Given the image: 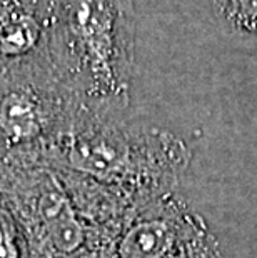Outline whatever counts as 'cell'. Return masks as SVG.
I'll return each instance as SVG.
<instances>
[{
	"label": "cell",
	"mask_w": 257,
	"mask_h": 258,
	"mask_svg": "<svg viewBox=\"0 0 257 258\" xmlns=\"http://www.w3.org/2000/svg\"><path fill=\"white\" fill-rule=\"evenodd\" d=\"M190 150L171 132L124 122L116 110L77 103L43 167L90 180L129 203L172 194Z\"/></svg>",
	"instance_id": "1"
},
{
	"label": "cell",
	"mask_w": 257,
	"mask_h": 258,
	"mask_svg": "<svg viewBox=\"0 0 257 258\" xmlns=\"http://www.w3.org/2000/svg\"><path fill=\"white\" fill-rule=\"evenodd\" d=\"M134 0H59L50 58L75 98L122 110L134 70Z\"/></svg>",
	"instance_id": "2"
},
{
	"label": "cell",
	"mask_w": 257,
	"mask_h": 258,
	"mask_svg": "<svg viewBox=\"0 0 257 258\" xmlns=\"http://www.w3.org/2000/svg\"><path fill=\"white\" fill-rule=\"evenodd\" d=\"M0 195L25 235L29 258L109 256L116 235L87 215L57 170H0Z\"/></svg>",
	"instance_id": "3"
},
{
	"label": "cell",
	"mask_w": 257,
	"mask_h": 258,
	"mask_svg": "<svg viewBox=\"0 0 257 258\" xmlns=\"http://www.w3.org/2000/svg\"><path fill=\"white\" fill-rule=\"evenodd\" d=\"M77 103L50 57L0 77V170L43 167Z\"/></svg>",
	"instance_id": "4"
},
{
	"label": "cell",
	"mask_w": 257,
	"mask_h": 258,
	"mask_svg": "<svg viewBox=\"0 0 257 258\" xmlns=\"http://www.w3.org/2000/svg\"><path fill=\"white\" fill-rule=\"evenodd\" d=\"M0 258H29L25 235L0 195Z\"/></svg>",
	"instance_id": "6"
},
{
	"label": "cell",
	"mask_w": 257,
	"mask_h": 258,
	"mask_svg": "<svg viewBox=\"0 0 257 258\" xmlns=\"http://www.w3.org/2000/svg\"><path fill=\"white\" fill-rule=\"evenodd\" d=\"M59 0H0V77L50 57Z\"/></svg>",
	"instance_id": "5"
},
{
	"label": "cell",
	"mask_w": 257,
	"mask_h": 258,
	"mask_svg": "<svg viewBox=\"0 0 257 258\" xmlns=\"http://www.w3.org/2000/svg\"><path fill=\"white\" fill-rule=\"evenodd\" d=\"M180 258H221V255H219L214 238L205 232L185 250V253Z\"/></svg>",
	"instance_id": "7"
}]
</instances>
